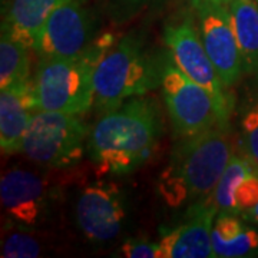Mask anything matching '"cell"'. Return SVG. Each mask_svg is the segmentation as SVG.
I'll return each instance as SVG.
<instances>
[{
    "instance_id": "3957f363",
    "label": "cell",
    "mask_w": 258,
    "mask_h": 258,
    "mask_svg": "<svg viewBox=\"0 0 258 258\" xmlns=\"http://www.w3.org/2000/svg\"><path fill=\"white\" fill-rule=\"evenodd\" d=\"M113 45L105 35L82 53L68 57H40L33 78L37 111L82 115L95 103V71Z\"/></svg>"
},
{
    "instance_id": "8fae6325",
    "label": "cell",
    "mask_w": 258,
    "mask_h": 258,
    "mask_svg": "<svg viewBox=\"0 0 258 258\" xmlns=\"http://www.w3.org/2000/svg\"><path fill=\"white\" fill-rule=\"evenodd\" d=\"M217 214L218 207L212 195L191 204L184 221L164 231L158 241L162 258L214 257L211 232Z\"/></svg>"
},
{
    "instance_id": "e0dca14e",
    "label": "cell",
    "mask_w": 258,
    "mask_h": 258,
    "mask_svg": "<svg viewBox=\"0 0 258 258\" xmlns=\"http://www.w3.org/2000/svg\"><path fill=\"white\" fill-rule=\"evenodd\" d=\"M29 47L22 45L2 28L0 37V88H9L18 83L30 81V60L28 55Z\"/></svg>"
},
{
    "instance_id": "6da1fadb",
    "label": "cell",
    "mask_w": 258,
    "mask_h": 258,
    "mask_svg": "<svg viewBox=\"0 0 258 258\" xmlns=\"http://www.w3.org/2000/svg\"><path fill=\"white\" fill-rule=\"evenodd\" d=\"M161 132L157 102L137 96L103 113L89 132L88 149L101 174L126 175L154 155Z\"/></svg>"
},
{
    "instance_id": "9a60e30c",
    "label": "cell",
    "mask_w": 258,
    "mask_h": 258,
    "mask_svg": "<svg viewBox=\"0 0 258 258\" xmlns=\"http://www.w3.org/2000/svg\"><path fill=\"white\" fill-rule=\"evenodd\" d=\"M68 0H13L2 28L29 49L49 15Z\"/></svg>"
},
{
    "instance_id": "30bf717a",
    "label": "cell",
    "mask_w": 258,
    "mask_h": 258,
    "mask_svg": "<svg viewBox=\"0 0 258 258\" xmlns=\"http://www.w3.org/2000/svg\"><path fill=\"white\" fill-rule=\"evenodd\" d=\"M75 215L85 238L92 242L112 241L126 221L123 194L113 182L88 185L78 197Z\"/></svg>"
},
{
    "instance_id": "4fadbf2b",
    "label": "cell",
    "mask_w": 258,
    "mask_h": 258,
    "mask_svg": "<svg viewBox=\"0 0 258 258\" xmlns=\"http://www.w3.org/2000/svg\"><path fill=\"white\" fill-rule=\"evenodd\" d=\"M37 109L33 81L2 89L0 93V147L3 154L13 155L23 149V139Z\"/></svg>"
},
{
    "instance_id": "cb8c5ba5",
    "label": "cell",
    "mask_w": 258,
    "mask_h": 258,
    "mask_svg": "<svg viewBox=\"0 0 258 258\" xmlns=\"http://www.w3.org/2000/svg\"><path fill=\"white\" fill-rule=\"evenodd\" d=\"M129 3H142V2H145V0H126Z\"/></svg>"
},
{
    "instance_id": "d6986e66",
    "label": "cell",
    "mask_w": 258,
    "mask_h": 258,
    "mask_svg": "<svg viewBox=\"0 0 258 258\" xmlns=\"http://www.w3.org/2000/svg\"><path fill=\"white\" fill-rule=\"evenodd\" d=\"M40 244L36 238H33L29 234L15 232L9 235L2 248L3 258H36L42 252Z\"/></svg>"
},
{
    "instance_id": "7c38bea8",
    "label": "cell",
    "mask_w": 258,
    "mask_h": 258,
    "mask_svg": "<svg viewBox=\"0 0 258 258\" xmlns=\"http://www.w3.org/2000/svg\"><path fill=\"white\" fill-rule=\"evenodd\" d=\"M0 198L10 220L25 227L40 222L49 205L46 182L36 174L19 168L2 176Z\"/></svg>"
},
{
    "instance_id": "603a6c76",
    "label": "cell",
    "mask_w": 258,
    "mask_h": 258,
    "mask_svg": "<svg viewBox=\"0 0 258 258\" xmlns=\"http://www.w3.org/2000/svg\"><path fill=\"white\" fill-rule=\"evenodd\" d=\"M241 215H242V220H244V221L257 222L258 224V204L255 207H252L251 210H248V211L241 214Z\"/></svg>"
},
{
    "instance_id": "ffe728a7",
    "label": "cell",
    "mask_w": 258,
    "mask_h": 258,
    "mask_svg": "<svg viewBox=\"0 0 258 258\" xmlns=\"http://www.w3.org/2000/svg\"><path fill=\"white\" fill-rule=\"evenodd\" d=\"M235 212L244 214L258 204V171H252L245 176L234 194Z\"/></svg>"
},
{
    "instance_id": "52a82bcc",
    "label": "cell",
    "mask_w": 258,
    "mask_h": 258,
    "mask_svg": "<svg viewBox=\"0 0 258 258\" xmlns=\"http://www.w3.org/2000/svg\"><path fill=\"white\" fill-rule=\"evenodd\" d=\"M161 86L174 131L181 138L197 135L215 125H225L211 95L174 63L164 66Z\"/></svg>"
},
{
    "instance_id": "44dd1931",
    "label": "cell",
    "mask_w": 258,
    "mask_h": 258,
    "mask_svg": "<svg viewBox=\"0 0 258 258\" xmlns=\"http://www.w3.org/2000/svg\"><path fill=\"white\" fill-rule=\"evenodd\" d=\"M242 141L248 159L258 168V105L249 108L242 118Z\"/></svg>"
},
{
    "instance_id": "5bb4252c",
    "label": "cell",
    "mask_w": 258,
    "mask_h": 258,
    "mask_svg": "<svg viewBox=\"0 0 258 258\" xmlns=\"http://www.w3.org/2000/svg\"><path fill=\"white\" fill-rule=\"evenodd\" d=\"M211 241L214 257L217 258H240L258 254V231L247 227L237 214H217Z\"/></svg>"
},
{
    "instance_id": "277c9868",
    "label": "cell",
    "mask_w": 258,
    "mask_h": 258,
    "mask_svg": "<svg viewBox=\"0 0 258 258\" xmlns=\"http://www.w3.org/2000/svg\"><path fill=\"white\" fill-rule=\"evenodd\" d=\"M165 64L158 63L141 40L120 39L102 56L95 71V105L109 112L128 99L142 96L161 85Z\"/></svg>"
},
{
    "instance_id": "5b68a950",
    "label": "cell",
    "mask_w": 258,
    "mask_h": 258,
    "mask_svg": "<svg viewBox=\"0 0 258 258\" xmlns=\"http://www.w3.org/2000/svg\"><path fill=\"white\" fill-rule=\"evenodd\" d=\"M89 131L76 115L37 111L29 123L22 152L37 164L69 168L82 161Z\"/></svg>"
},
{
    "instance_id": "7402d4cb",
    "label": "cell",
    "mask_w": 258,
    "mask_h": 258,
    "mask_svg": "<svg viewBox=\"0 0 258 258\" xmlns=\"http://www.w3.org/2000/svg\"><path fill=\"white\" fill-rule=\"evenodd\" d=\"M122 255L126 258H162L159 242H152L147 238H131L120 247Z\"/></svg>"
},
{
    "instance_id": "2e32d148",
    "label": "cell",
    "mask_w": 258,
    "mask_h": 258,
    "mask_svg": "<svg viewBox=\"0 0 258 258\" xmlns=\"http://www.w3.org/2000/svg\"><path fill=\"white\" fill-rule=\"evenodd\" d=\"M240 47L242 69L258 72V5L255 0H225Z\"/></svg>"
},
{
    "instance_id": "ba28073f",
    "label": "cell",
    "mask_w": 258,
    "mask_h": 258,
    "mask_svg": "<svg viewBox=\"0 0 258 258\" xmlns=\"http://www.w3.org/2000/svg\"><path fill=\"white\" fill-rule=\"evenodd\" d=\"M197 28L207 53L225 88L240 79L242 69L240 47L232 29L225 0H191Z\"/></svg>"
},
{
    "instance_id": "d4e9b609",
    "label": "cell",
    "mask_w": 258,
    "mask_h": 258,
    "mask_svg": "<svg viewBox=\"0 0 258 258\" xmlns=\"http://www.w3.org/2000/svg\"><path fill=\"white\" fill-rule=\"evenodd\" d=\"M257 2H258V0H257Z\"/></svg>"
},
{
    "instance_id": "7a4b0ae2",
    "label": "cell",
    "mask_w": 258,
    "mask_h": 258,
    "mask_svg": "<svg viewBox=\"0 0 258 258\" xmlns=\"http://www.w3.org/2000/svg\"><path fill=\"white\" fill-rule=\"evenodd\" d=\"M231 157L232 144L225 125L185 137L158 179V192L171 208L211 197Z\"/></svg>"
},
{
    "instance_id": "9c48e42d",
    "label": "cell",
    "mask_w": 258,
    "mask_h": 258,
    "mask_svg": "<svg viewBox=\"0 0 258 258\" xmlns=\"http://www.w3.org/2000/svg\"><path fill=\"white\" fill-rule=\"evenodd\" d=\"M93 29L95 20L86 0H68L49 15L32 49L39 59L79 55L92 43Z\"/></svg>"
},
{
    "instance_id": "ac0fdd59",
    "label": "cell",
    "mask_w": 258,
    "mask_h": 258,
    "mask_svg": "<svg viewBox=\"0 0 258 258\" xmlns=\"http://www.w3.org/2000/svg\"><path fill=\"white\" fill-rule=\"evenodd\" d=\"M255 169H257L255 165L249 161L248 158L232 154L228 165L225 168V171L222 172L221 178H220L218 184L212 192V198L218 207V212L237 214L235 212V204H234L235 189L240 185L241 181L248 175L249 172H252Z\"/></svg>"
},
{
    "instance_id": "8992f818",
    "label": "cell",
    "mask_w": 258,
    "mask_h": 258,
    "mask_svg": "<svg viewBox=\"0 0 258 258\" xmlns=\"http://www.w3.org/2000/svg\"><path fill=\"white\" fill-rule=\"evenodd\" d=\"M164 42L169 49L174 64L185 76L203 86L211 95L222 122L228 125L232 103L228 95L224 92L225 86L222 85L217 69L204 47L192 16L188 15L178 22L166 25Z\"/></svg>"
}]
</instances>
